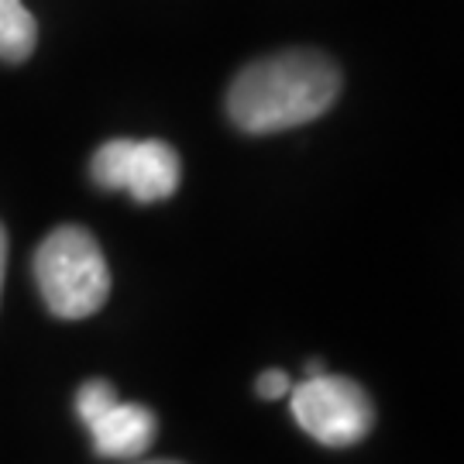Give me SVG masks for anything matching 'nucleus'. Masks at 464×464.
<instances>
[{"label":"nucleus","mask_w":464,"mask_h":464,"mask_svg":"<svg viewBox=\"0 0 464 464\" xmlns=\"http://www.w3.org/2000/svg\"><path fill=\"white\" fill-rule=\"evenodd\" d=\"M341 93V69L324 52L289 49L237 72L227 90V114L248 134H276L327 114Z\"/></svg>","instance_id":"nucleus-1"},{"label":"nucleus","mask_w":464,"mask_h":464,"mask_svg":"<svg viewBox=\"0 0 464 464\" xmlns=\"http://www.w3.org/2000/svg\"><path fill=\"white\" fill-rule=\"evenodd\" d=\"M38 293L55 316L83 320L111 296V268L97 237L80 224H63L34 251Z\"/></svg>","instance_id":"nucleus-2"},{"label":"nucleus","mask_w":464,"mask_h":464,"mask_svg":"<svg viewBox=\"0 0 464 464\" xmlns=\"http://www.w3.org/2000/svg\"><path fill=\"white\" fill-rule=\"evenodd\" d=\"M289 406L299 427L324 448H351L375 427V406L365 389L331 372L293 385Z\"/></svg>","instance_id":"nucleus-3"},{"label":"nucleus","mask_w":464,"mask_h":464,"mask_svg":"<svg viewBox=\"0 0 464 464\" xmlns=\"http://www.w3.org/2000/svg\"><path fill=\"white\" fill-rule=\"evenodd\" d=\"M90 176L100 189H124L138 203L169 199L183 183L179 151L162 138H111L90 162Z\"/></svg>","instance_id":"nucleus-4"},{"label":"nucleus","mask_w":464,"mask_h":464,"mask_svg":"<svg viewBox=\"0 0 464 464\" xmlns=\"http://www.w3.org/2000/svg\"><path fill=\"white\" fill-rule=\"evenodd\" d=\"M76 413L93 437L100 458L131 461L141 458L155 440V413L141 402H124L107 379H90L76 392Z\"/></svg>","instance_id":"nucleus-5"},{"label":"nucleus","mask_w":464,"mask_h":464,"mask_svg":"<svg viewBox=\"0 0 464 464\" xmlns=\"http://www.w3.org/2000/svg\"><path fill=\"white\" fill-rule=\"evenodd\" d=\"M38 42V24L24 0H0V63H24Z\"/></svg>","instance_id":"nucleus-6"},{"label":"nucleus","mask_w":464,"mask_h":464,"mask_svg":"<svg viewBox=\"0 0 464 464\" xmlns=\"http://www.w3.org/2000/svg\"><path fill=\"white\" fill-rule=\"evenodd\" d=\"M255 392L262 399H285L293 392V379H289L282 368H268V372H262L258 382H255Z\"/></svg>","instance_id":"nucleus-7"},{"label":"nucleus","mask_w":464,"mask_h":464,"mask_svg":"<svg viewBox=\"0 0 464 464\" xmlns=\"http://www.w3.org/2000/svg\"><path fill=\"white\" fill-rule=\"evenodd\" d=\"M4 268H7V231L0 227V289H4Z\"/></svg>","instance_id":"nucleus-8"},{"label":"nucleus","mask_w":464,"mask_h":464,"mask_svg":"<svg viewBox=\"0 0 464 464\" xmlns=\"http://www.w3.org/2000/svg\"><path fill=\"white\" fill-rule=\"evenodd\" d=\"M316 375H327L324 362H306V379H316Z\"/></svg>","instance_id":"nucleus-9"},{"label":"nucleus","mask_w":464,"mask_h":464,"mask_svg":"<svg viewBox=\"0 0 464 464\" xmlns=\"http://www.w3.org/2000/svg\"><path fill=\"white\" fill-rule=\"evenodd\" d=\"M141 464H179V461H141Z\"/></svg>","instance_id":"nucleus-10"}]
</instances>
